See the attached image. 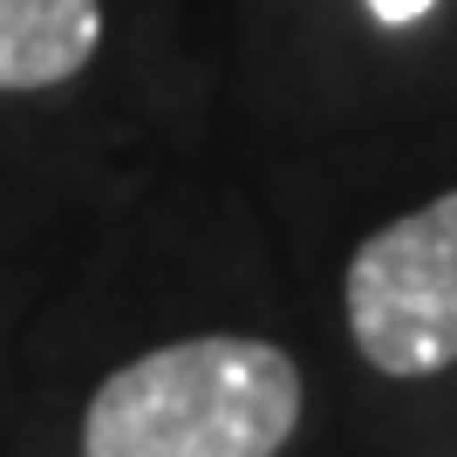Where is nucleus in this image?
Segmentation results:
<instances>
[{
    "label": "nucleus",
    "instance_id": "obj_4",
    "mask_svg": "<svg viewBox=\"0 0 457 457\" xmlns=\"http://www.w3.org/2000/svg\"><path fill=\"white\" fill-rule=\"evenodd\" d=\"M437 7V0H369V14L382 21V28H410V21H423Z\"/></svg>",
    "mask_w": 457,
    "mask_h": 457
},
{
    "label": "nucleus",
    "instance_id": "obj_2",
    "mask_svg": "<svg viewBox=\"0 0 457 457\" xmlns=\"http://www.w3.org/2000/svg\"><path fill=\"white\" fill-rule=\"evenodd\" d=\"M348 335L382 376L457 362V191L362 239L348 260Z\"/></svg>",
    "mask_w": 457,
    "mask_h": 457
},
{
    "label": "nucleus",
    "instance_id": "obj_1",
    "mask_svg": "<svg viewBox=\"0 0 457 457\" xmlns=\"http://www.w3.org/2000/svg\"><path fill=\"white\" fill-rule=\"evenodd\" d=\"M301 423V369L273 342L198 335L103 376L82 457H273Z\"/></svg>",
    "mask_w": 457,
    "mask_h": 457
},
{
    "label": "nucleus",
    "instance_id": "obj_3",
    "mask_svg": "<svg viewBox=\"0 0 457 457\" xmlns=\"http://www.w3.org/2000/svg\"><path fill=\"white\" fill-rule=\"evenodd\" d=\"M103 41L96 0H0V89H55Z\"/></svg>",
    "mask_w": 457,
    "mask_h": 457
}]
</instances>
